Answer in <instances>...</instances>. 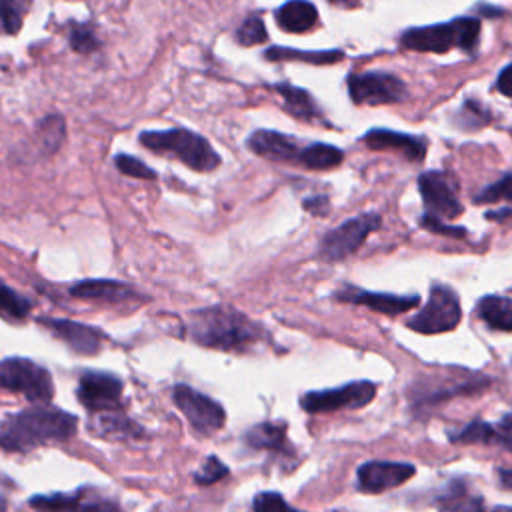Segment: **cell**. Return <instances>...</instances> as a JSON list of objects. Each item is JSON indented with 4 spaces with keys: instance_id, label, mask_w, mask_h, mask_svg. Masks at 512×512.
<instances>
[{
    "instance_id": "22",
    "label": "cell",
    "mask_w": 512,
    "mask_h": 512,
    "mask_svg": "<svg viewBox=\"0 0 512 512\" xmlns=\"http://www.w3.org/2000/svg\"><path fill=\"white\" fill-rule=\"evenodd\" d=\"M274 18L282 30L300 34L316 26L318 10L308 0H288L274 12Z\"/></svg>"
},
{
    "instance_id": "11",
    "label": "cell",
    "mask_w": 512,
    "mask_h": 512,
    "mask_svg": "<svg viewBox=\"0 0 512 512\" xmlns=\"http://www.w3.org/2000/svg\"><path fill=\"white\" fill-rule=\"evenodd\" d=\"M376 396V384L370 380H354L340 388L312 390L300 398L302 410L308 414H326L344 408H362L370 404Z\"/></svg>"
},
{
    "instance_id": "48",
    "label": "cell",
    "mask_w": 512,
    "mask_h": 512,
    "mask_svg": "<svg viewBox=\"0 0 512 512\" xmlns=\"http://www.w3.org/2000/svg\"><path fill=\"white\" fill-rule=\"evenodd\" d=\"M2 508H6V502H4V498H0V510H2Z\"/></svg>"
},
{
    "instance_id": "29",
    "label": "cell",
    "mask_w": 512,
    "mask_h": 512,
    "mask_svg": "<svg viewBox=\"0 0 512 512\" xmlns=\"http://www.w3.org/2000/svg\"><path fill=\"white\" fill-rule=\"evenodd\" d=\"M450 440L456 444H482L492 446L496 440V424H488L484 420H472L458 432L450 434Z\"/></svg>"
},
{
    "instance_id": "38",
    "label": "cell",
    "mask_w": 512,
    "mask_h": 512,
    "mask_svg": "<svg viewBox=\"0 0 512 512\" xmlns=\"http://www.w3.org/2000/svg\"><path fill=\"white\" fill-rule=\"evenodd\" d=\"M420 226L432 234H440V236H450V238H464L466 236V228L462 226H450L446 224V220L432 216L428 212H424L420 216Z\"/></svg>"
},
{
    "instance_id": "34",
    "label": "cell",
    "mask_w": 512,
    "mask_h": 512,
    "mask_svg": "<svg viewBox=\"0 0 512 512\" xmlns=\"http://www.w3.org/2000/svg\"><path fill=\"white\" fill-rule=\"evenodd\" d=\"M476 204H496V202H512V170L506 172L500 180L482 188L474 196Z\"/></svg>"
},
{
    "instance_id": "18",
    "label": "cell",
    "mask_w": 512,
    "mask_h": 512,
    "mask_svg": "<svg viewBox=\"0 0 512 512\" xmlns=\"http://www.w3.org/2000/svg\"><path fill=\"white\" fill-rule=\"evenodd\" d=\"M362 142L372 150H392L410 162H420L426 156V140L420 136L396 132L390 128H372L362 136Z\"/></svg>"
},
{
    "instance_id": "26",
    "label": "cell",
    "mask_w": 512,
    "mask_h": 512,
    "mask_svg": "<svg viewBox=\"0 0 512 512\" xmlns=\"http://www.w3.org/2000/svg\"><path fill=\"white\" fill-rule=\"evenodd\" d=\"M342 160H344V152L340 148L326 142H312L302 148L298 164L310 170H330L340 166Z\"/></svg>"
},
{
    "instance_id": "1",
    "label": "cell",
    "mask_w": 512,
    "mask_h": 512,
    "mask_svg": "<svg viewBox=\"0 0 512 512\" xmlns=\"http://www.w3.org/2000/svg\"><path fill=\"white\" fill-rule=\"evenodd\" d=\"M78 418L66 410L36 402V406L8 414L0 422V452L22 454L44 444L64 442L74 436Z\"/></svg>"
},
{
    "instance_id": "9",
    "label": "cell",
    "mask_w": 512,
    "mask_h": 512,
    "mask_svg": "<svg viewBox=\"0 0 512 512\" xmlns=\"http://www.w3.org/2000/svg\"><path fill=\"white\" fill-rule=\"evenodd\" d=\"M348 86V96L354 104L362 106H380V104H396L406 100L408 88L406 84L390 74V72H380V70H368L360 74H350L346 78Z\"/></svg>"
},
{
    "instance_id": "25",
    "label": "cell",
    "mask_w": 512,
    "mask_h": 512,
    "mask_svg": "<svg viewBox=\"0 0 512 512\" xmlns=\"http://www.w3.org/2000/svg\"><path fill=\"white\" fill-rule=\"evenodd\" d=\"M266 60H298V62H308V64H334L344 58L342 50H296V48H286V46H270L264 52Z\"/></svg>"
},
{
    "instance_id": "3",
    "label": "cell",
    "mask_w": 512,
    "mask_h": 512,
    "mask_svg": "<svg viewBox=\"0 0 512 512\" xmlns=\"http://www.w3.org/2000/svg\"><path fill=\"white\" fill-rule=\"evenodd\" d=\"M398 42L402 48L414 52L446 54L458 48L474 54L480 42V20L474 16H458L448 22L406 28Z\"/></svg>"
},
{
    "instance_id": "6",
    "label": "cell",
    "mask_w": 512,
    "mask_h": 512,
    "mask_svg": "<svg viewBox=\"0 0 512 512\" xmlns=\"http://www.w3.org/2000/svg\"><path fill=\"white\" fill-rule=\"evenodd\" d=\"M460 318L462 308L454 288L446 284H434L426 304L406 322V326L418 334H442L454 330Z\"/></svg>"
},
{
    "instance_id": "46",
    "label": "cell",
    "mask_w": 512,
    "mask_h": 512,
    "mask_svg": "<svg viewBox=\"0 0 512 512\" xmlns=\"http://www.w3.org/2000/svg\"><path fill=\"white\" fill-rule=\"evenodd\" d=\"M334 6H342V8H358L360 0H328Z\"/></svg>"
},
{
    "instance_id": "21",
    "label": "cell",
    "mask_w": 512,
    "mask_h": 512,
    "mask_svg": "<svg viewBox=\"0 0 512 512\" xmlns=\"http://www.w3.org/2000/svg\"><path fill=\"white\" fill-rule=\"evenodd\" d=\"M90 430L96 436L110 438V440L138 438V436L144 434V428H140L136 422H132L128 416H124L118 408L94 412V418L90 422Z\"/></svg>"
},
{
    "instance_id": "2",
    "label": "cell",
    "mask_w": 512,
    "mask_h": 512,
    "mask_svg": "<svg viewBox=\"0 0 512 512\" xmlns=\"http://www.w3.org/2000/svg\"><path fill=\"white\" fill-rule=\"evenodd\" d=\"M188 334L196 344L224 352H248L268 338L258 322L226 304L194 310L188 316Z\"/></svg>"
},
{
    "instance_id": "36",
    "label": "cell",
    "mask_w": 512,
    "mask_h": 512,
    "mask_svg": "<svg viewBox=\"0 0 512 512\" xmlns=\"http://www.w3.org/2000/svg\"><path fill=\"white\" fill-rule=\"evenodd\" d=\"M268 38V32H266V26L264 22L260 20V16H248L240 28L236 30V40L242 44V46H254V44H262L266 42Z\"/></svg>"
},
{
    "instance_id": "8",
    "label": "cell",
    "mask_w": 512,
    "mask_h": 512,
    "mask_svg": "<svg viewBox=\"0 0 512 512\" xmlns=\"http://www.w3.org/2000/svg\"><path fill=\"white\" fill-rule=\"evenodd\" d=\"M490 386V378L482 374H464L456 378H426L410 386V404L414 410L434 408L454 396H474L484 392Z\"/></svg>"
},
{
    "instance_id": "44",
    "label": "cell",
    "mask_w": 512,
    "mask_h": 512,
    "mask_svg": "<svg viewBox=\"0 0 512 512\" xmlns=\"http://www.w3.org/2000/svg\"><path fill=\"white\" fill-rule=\"evenodd\" d=\"M474 10L482 16H488V18H496V16L504 14V10L500 6H490V4H478Z\"/></svg>"
},
{
    "instance_id": "13",
    "label": "cell",
    "mask_w": 512,
    "mask_h": 512,
    "mask_svg": "<svg viewBox=\"0 0 512 512\" xmlns=\"http://www.w3.org/2000/svg\"><path fill=\"white\" fill-rule=\"evenodd\" d=\"M122 390H124V384L116 374L88 370L78 380L76 396L86 410L100 412V410L120 408Z\"/></svg>"
},
{
    "instance_id": "43",
    "label": "cell",
    "mask_w": 512,
    "mask_h": 512,
    "mask_svg": "<svg viewBox=\"0 0 512 512\" xmlns=\"http://www.w3.org/2000/svg\"><path fill=\"white\" fill-rule=\"evenodd\" d=\"M502 446L506 448L508 452H512V430H502L496 426V440H494V446Z\"/></svg>"
},
{
    "instance_id": "37",
    "label": "cell",
    "mask_w": 512,
    "mask_h": 512,
    "mask_svg": "<svg viewBox=\"0 0 512 512\" xmlns=\"http://www.w3.org/2000/svg\"><path fill=\"white\" fill-rule=\"evenodd\" d=\"M114 166L122 174L132 176V178H142V180H154L156 178V172L150 166H146L140 158L130 156V154H116L114 156Z\"/></svg>"
},
{
    "instance_id": "24",
    "label": "cell",
    "mask_w": 512,
    "mask_h": 512,
    "mask_svg": "<svg viewBox=\"0 0 512 512\" xmlns=\"http://www.w3.org/2000/svg\"><path fill=\"white\" fill-rule=\"evenodd\" d=\"M480 320L498 332H512V298L488 294L482 296L476 304Z\"/></svg>"
},
{
    "instance_id": "16",
    "label": "cell",
    "mask_w": 512,
    "mask_h": 512,
    "mask_svg": "<svg viewBox=\"0 0 512 512\" xmlns=\"http://www.w3.org/2000/svg\"><path fill=\"white\" fill-rule=\"evenodd\" d=\"M40 324L46 330H50L56 338H60L76 354L90 356L102 348L104 334L94 326L68 320V318H40Z\"/></svg>"
},
{
    "instance_id": "35",
    "label": "cell",
    "mask_w": 512,
    "mask_h": 512,
    "mask_svg": "<svg viewBox=\"0 0 512 512\" xmlns=\"http://www.w3.org/2000/svg\"><path fill=\"white\" fill-rule=\"evenodd\" d=\"M68 42H70V48L78 54H92L100 48V40L90 24H72Z\"/></svg>"
},
{
    "instance_id": "45",
    "label": "cell",
    "mask_w": 512,
    "mask_h": 512,
    "mask_svg": "<svg viewBox=\"0 0 512 512\" xmlns=\"http://www.w3.org/2000/svg\"><path fill=\"white\" fill-rule=\"evenodd\" d=\"M498 476H500V484L508 490H512V468H500L498 470Z\"/></svg>"
},
{
    "instance_id": "42",
    "label": "cell",
    "mask_w": 512,
    "mask_h": 512,
    "mask_svg": "<svg viewBox=\"0 0 512 512\" xmlns=\"http://www.w3.org/2000/svg\"><path fill=\"white\" fill-rule=\"evenodd\" d=\"M496 90H498L500 94L512 98V62L506 64V66L500 70V74H498V78H496Z\"/></svg>"
},
{
    "instance_id": "41",
    "label": "cell",
    "mask_w": 512,
    "mask_h": 512,
    "mask_svg": "<svg viewBox=\"0 0 512 512\" xmlns=\"http://www.w3.org/2000/svg\"><path fill=\"white\" fill-rule=\"evenodd\" d=\"M302 206H304L306 212H310V214H314V216H324V214H328V210H330V200H328L326 194H314V196L306 198V200L302 202Z\"/></svg>"
},
{
    "instance_id": "19",
    "label": "cell",
    "mask_w": 512,
    "mask_h": 512,
    "mask_svg": "<svg viewBox=\"0 0 512 512\" xmlns=\"http://www.w3.org/2000/svg\"><path fill=\"white\" fill-rule=\"evenodd\" d=\"M70 296L78 300H94V302H110L120 304L136 298V290L124 282L110 278H92L80 280L70 286Z\"/></svg>"
},
{
    "instance_id": "10",
    "label": "cell",
    "mask_w": 512,
    "mask_h": 512,
    "mask_svg": "<svg viewBox=\"0 0 512 512\" xmlns=\"http://www.w3.org/2000/svg\"><path fill=\"white\" fill-rule=\"evenodd\" d=\"M172 400L176 408L186 416L192 430L200 436H210L218 432L226 422V412L222 404L188 384H176L172 388Z\"/></svg>"
},
{
    "instance_id": "30",
    "label": "cell",
    "mask_w": 512,
    "mask_h": 512,
    "mask_svg": "<svg viewBox=\"0 0 512 512\" xmlns=\"http://www.w3.org/2000/svg\"><path fill=\"white\" fill-rule=\"evenodd\" d=\"M32 0H0V24L8 34H16L22 28L24 14L28 12Z\"/></svg>"
},
{
    "instance_id": "47",
    "label": "cell",
    "mask_w": 512,
    "mask_h": 512,
    "mask_svg": "<svg viewBox=\"0 0 512 512\" xmlns=\"http://www.w3.org/2000/svg\"><path fill=\"white\" fill-rule=\"evenodd\" d=\"M496 426L502 428V430H512V414H506Z\"/></svg>"
},
{
    "instance_id": "14",
    "label": "cell",
    "mask_w": 512,
    "mask_h": 512,
    "mask_svg": "<svg viewBox=\"0 0 512 512\" xmlns=\"http://www.w3.org/2000/svg\"><path fill=\"white\" fill-rule=\"evenodd\" d=\"M416 468L408 462H388V460H370L360 464L356 472V486L366 494H380L390 488L404 484L412 478Z\"/></svg>"
},
{
    "instance_id": "15",
    "label": "cell",
    "mask_w": 512,
    "mask_h": 512,
    "mask_svg": "<svg viewBox=\"0 0 512 512\" xmlns=\"http://www.w3.org/2000/svg\"><path fill=\"white\" fill-rule=\"evenodd\" d=\"M336 298L340 302H348V304H356V306H366L374 312L386 314V316H398L404 314L408 310H412L414 306L420 304V296L418 294H388V292H368L356 286H346L342 288Z\"/></svg>"
},
{
    "instance_id": "23",
    "label": "cell",
    "mask_w": 512,
    "mask_h": 512,
    "mask_svg": "<svg viewBox=\"0 0 512 512\" xmlns=\"http://www.w3.org/2000/svg\"><path fill=\"white\" fill-rule=\"evenodd\" d=\"M274 90L282 96V108L288 114H292L294 118L304 120V122H314V120L322 118V110L318 108L316 100L312 98V94L308 90L286 84V82L276 84Z\"/></svg>"
},
{
    "instance_id": "12",
    "label": "cell",
    "mask_w": 512,
    "mask_h": 512,
    "mask_svg": "<svg viewBox=\"0 0 512 512\" xmlns=\"http://www.w3.org/2000/svg\"><path fill=\"white\" fill-rule=\"evenodd\" d=\"M420 196L428 214L438 216L442 220H454L462 216L464 206L452 186V180L438 170L422 172L418 178Z\"/></svg>"
},
{
    "instance_id": "7",
    "label": "cell",
    "mask_w": 512,
    "mask_h": 512,
    "mask_svg": "<svg viewBox=\"0 0 512 512\" xmlns=\"http://www.w3.org/2000/svg\"><path fill=\"white\" fill-rule=\"evenodd\" d=\"M382 226V218L376 212L360 214L344 220L340 226L328 230L318 246V256L324 262H340L364 244V240Z\"/></svg>"
},
{
    "instance_id": "39",
    "label": "cell",
    "mask_w": 512,
    "mask_h": 512,
    "mask_svg": "<svg viewBox=\"0 0 512 512\" xmlns=\"http://www.w3.org/2000/svg\"><path fill=\"white\" fill-rule=\"evenodd\" d=\"M228 474V468L222 464L220 458L216 456H208L202 464V468L196 472V482L202 484V486H208V484H214L218 482L220 478H224Z\"/></svg>"
},
{
    "instance_id": "28",
    "label": "cell",
    "mask_w": 512,
    "mask_h": 512,
    "mask_svg": "<svg viewBox=\"0 0 512 512\" xmlns=\"http://www.w3.org/2000/svg\"><path fill=\"white\" fill-rule=\"evenodd\" d=\"M30 310V300L0 280V316L10 322H20L30 314Z\"/></svg>"
},
{
    "instance_id": "17",
    "label": "cell",
    "mask_w": 512,
    "mask_h": 512,
    "mask_svg": "<svg viewBox=\"0 0 512 512\" xmlns=\"http://www.w3.org/2000/svg\"><path fill=\"white\" fill-rule=\"evenodd\" d=\"M246 146L256 156H262V158L274 160V162H296L298 164L300 154H302V146L298 144V140H294L292 136H286L282 132L268 130V128L254 130L248 136Z\"/></svg>"
},
{
    "instance_id": "32",
    "label": "cell",
    "mask_w": 512,
    "mask_h": 512,
    "mask_svg": "<svg viewBox=\"0 0 512 512\" xmlns=\"http://www.w3.org/2000/svg\"><path fill=\"white\" fill-rule=\"evenodd\" d=\"M64 128H66L64 120L58 114H50L40 120L38 138L48 152H56L60 148V142L64 140V132H66Z\"/></svg>"
},
{
    "instance_id": "5",
    "label": "cell",
    "mask_w": 512,
    "mask_h": 512,
    "mask_svg": "<svg viewBox=\"0 0 512 512\" xmlns=\"http://www.w3.org/2000/svg\"><path fill=\"white\" fill-rule=\"evenodd\" d=\"M0 388L24 394L30 402H50L54 396L50 372L42 364L20 356L0 360Z\"/></svg>"
},
{
    "instance_id": "20",
    "label": "cell",
    "mask_w": 512,
    "mask_h": 512,
    "mask_svg": "<svg viewBox=\"0 0 512 512\" xmlns=\"http://www.w3.org/2000/svg\"><path fill=\"white\" fill-rule=\"evenodd\" d=\"M244 442L252 450H268L278 456H292L294 448L286 436V424L282 422H260L244 434Z\"/></svg>"
},
{
    "instance_id": "4",
    "label": "cell",
    "mask_w": 512,
    "mask_h": 512,
    "mask_svg": "<svg viewBox=\"0 0 512 512\" xmlns=\"http://www.w3.org/2000/svg\"><path fill=\"white\" fill-rule=\"evenodd\" d=\"M138 140L146 150L174 156L196 172H212L222 164L220 154L210 146V142L190 128L146 130L140 132Z\"/></svg>"
},
{
    "instance_id": "31",
    "label": "cell",
    "mask_w": 512,
    "mask_h": 512,
    "mask_svg": "<svg viewBox=\"0 0 512 512\" xmlns=\"http://www.w3.org/2000/svg\"><path fill=\"white\" fill-rule=\"evenodd\" d=\"M454 122L460 130H476L490 122V112L476 100H466L458 114L454 116Z\"/></svg>"
},
{
    "instance_id": "27",
    "label": "cell",
    "mask_w": 512,
    "mask_h": 512,
    "mask_svg": "<svg viewBox=\"0 0 512 512\" xmlns=\"http://www.w3.org/2000/svg\"><path fill=\"white\" fill-rule=\"evenodd\" d=\"M436 502L442 510H478V508H482V496L470 494L466 484L460 480H454L450 486H446V492L440 494Z\"/></svg>"
},
{
    "instance_id": "33",
    "label": "cell",
    "mask_w": 512,
    "mask_h": 512,
    "mask_svg": "<svg viewBox=\"0 0 512 512\" xmlns=\"http://www.w3.org/2000/svg\"><path fill=\"white\" fill-rule=\"evenodd\" d=\"M82 492H74V494H38L34 498H30V506L34 508H42V510H70V508H86V504H82Z\"/></svg>"
},
{
    "instance_id": "40",
    "label": "cell",
    "mask_w": 512,
    "mask_h": 512,
    "mask_svg": "<svg viewBox=\"0 0 512 512\" xmlns=\"http://www.w3.org/2000/svg\"><path fill=\"white\" fill-rule=\"evenodd\" d=\"M254 510H288V502L278 492H260L252 500Z\"/></svg>"
}]
</instances>
